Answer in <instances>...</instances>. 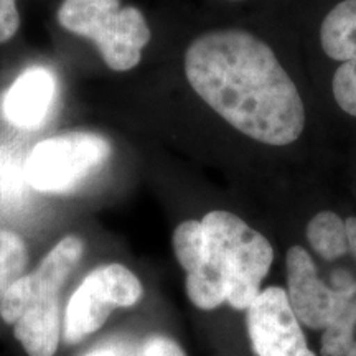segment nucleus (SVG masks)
Wrapping results in <instances>:
<instances>
[{
    "instance_id": "1",
    "label": "nucleus",
    "mask_w": 356,
    "mask_h": 356,
    "mask_svg": "<svg viewBox=\"0 0 356 356\" xmlns=\"http://www.w3.org/2000/svg\"><path fill=\"white\" fill-rule=\"evenodd\" d=\"M191 91L246 139L287 147L304 136L309 102L291 66L254 26H220L191 40L184 55Z\"/></svg>"
},
{
    "instance_id": "2",
    "label": "nucleus",
    "mask_w": 356,
    "mask_h": 356,
    "mask_svg": "<svg viewBox=\"0 0 356 356\" xmlns=\"http://www.w3.org/2000/svg\"><path fill=\"white\" fill-rule=\"evenodd\" d=\"M172 244L186 274V296L200 310L222 304L249 309L274 261L269 239L226 210H213L200 221L180 222Z\"/></svg>"
},
{
    "instance_id": "3",
    "label": "nucleus",
    "mask_w": 356,
    "mask_h": 356,
    "mask_svg": "<svg viewBox=\"0 0 356 356\" xmlns=\"http://www.w3.org/2000/svg\"><path fill=\"white\" fill-rule=\"evenodd\" d=\"M84 252L78 236H65L32 273L22 275L3 297L0 317L29 356H55L63 333L61 289Z\"/></svg>"
},
{
    "instance_id": "4",
    "label": "nucleus",
    "mask_w": 356,
    "mask_h": 356,
    "mask_svg": "<svg viewBox=\"0 0 356 356\" xmlns=\"http://www.w3.org/2000/svg\"><path fill=\"white\" fill-rule=\"evenodd\" d=\"M56 19L66 32L95 43L106 66L118 73L136 68L152 40L144 13L122 0H63Z\"/></svg>"
},
{
    "instance_id": "5",
    "label": "nucleus",
    "mask_w": 356,
    "mask_h": 356,
    "mask_svg": "<svg viewBox=\"0 0 356 356\" xmlns=\"http://www.w3.org/2000/svg\"><path fill=\"white\" fill-rule=\"evenodd\" d=\"M314 44L325 95L338 113L356 121V0H333L325 8Z\"/></svg>"
},
{
    "instance_id": "6",
    "label": "nucleus",
    "mask_w": 356,
    "mask_h": 356,
    "mask_svg": "<svg viewBox=\"0 0 356 356\" xmlns=\"http://www.w3.org/2000/svg\"><path fill=\"white\" fill-rule=\"evenodd\" d=\"M111 144L96 132H66L48 137L30 150L24 165L25 181L42 193H63L102 167Z\"/></svg>"
},
{
    "instance_id": "7",
    "label": "nucleus",
    "mask_w": 356,
    "mask_h": 356,
    "mask_svg": "<svg viewBox=\"0 0 356 356\" xmlns=\"http://www.w3.org/2000/svg\"><path fill=\"white\" fill-rule=\"evenodd\" d=\"M144 287L126 266L102 264L92 269L70 297L65 310L63 337L70 345L99 330L115 309H127L142 299Z\"/></svg>"
},
{
    "instance_id": "8",
    "label": "nucleus",
    "mask_w": 356,
    "mask_h": 356,
    "mask_svg": "<svg viewBox=\"0 0 356 356\" xmlns=\"http://www.w3.org/2000/svg\"><path fill=\"white\" fill-rule=\"evenodd\" d=\"M287 299L297 320L312 330H323L356 296V282L332 289L320 279L314 259L302 246H292L286 256Z\"/></svg>"
},
{
    "instance_id": "9",
    "label": "nucleus",
    "mask_w": 356,
    "mask_h": 356,
    "mask_svg": "<svg viewBox=\"0 0 356 356\" xmlns=\"http://www.w3.org/2000/svg\"><path fill=\"white\" fill-rule=\"evenodd\" d=\"M246 327L256 356H317L280 287L262 289L246 309Z\"/></svg>"
},
{
    "instance_id": "10",
    "label": "nucleus",
    "mask_w": 356,
    "mask_h": 356,
    "mask_svg": "<svg viewBox=\"0 0 356 356\" xmlns=\"http://www.w3.org/2000/svg\"><path fill=\"white\" fill-rule=\"evenodd\" d=\"M55 96V73L42 65L29 66L15 78L3 96V118L13 127L33 131L48 119Z\"/></svg>"
},
{
    "instance_id": "11",
    "label": "nucleus",
    "mask_w": 356,
    "mask_h": 356,
    "mask_svg": "<svg viewBox=\"0 0 356 356\" xmlns=\"http://www.w3.org/2000/svg\"><path fill=\"white\" fill-rule=\"evenodd\" d=\"M309 244L325 261H335L350 251L345 220L338 213L323 210L307 225Z\"/></svg>"
},
{
    "instance_id": "12",
    "label": "nucleus",
    "mask_w": 356,
    "mask_h": 356,
    "mask_svg": "<svg viewBox=\"0 0 356 356\" xmlns=\"http://www.w3.org/2000/svg\"><path fill=\"white\" fill-rule=\"evenodd\" d=\"M29 262L26 244L19 234L0 229V305L13 284L25 273Z\"/></svg>"
},
{
    "instance_id": "13",
    "label": "nucleus",
    "mask_w": 356,
    "mask_h": 356,
    "mask_svg": "<svg viewBox=\"0 0 356 356\" xmlns=\"http://www.w3.org/2000/svg\"><path fill=\"white\" fill-rule=\"evenodd\" d=\"M355 327H356V300L355 297L345 309L323 328L322 345L320 353L322 356H345L355 343Z\"/></svg>"
},
{
    "instance_id": "14",
    "label": "nucleus",
    "mask_w": 356,
    "mask_h": 356,
    "mask_svg": "<svg viewBox=\"0 0 356 356\" xmlns=\"http://www.w3.org/2000/svg\"><path fill=\"white\" fill-rule=\"evenodd\" d=\"M134 356H186L175 340L165 335H150L137 346Z\"/></svg>"
},
{
    "instance_id": "15",
    "label": "nucleus",
    "mask_w": 356,
    "mask_h": 356,
    "mask_svg": "<svg viewBox=\"0 0 356 356\" xmlns=\"http://www.w3.org/2000/svg\"><path fill=\"white\" fill-rule=\"evenodd\" d=\"M20 29L17 0H0V44L10 42Z\"/></svg>"
},
{
    "instance_id": "16",
    "label": "nucleus",
    "mask_w": 356,
    "mask_h": 356,
    "mask_svg": "<svg viewBox=\"0 0 356 356\" xmlns=\"http://www.w3.org/2000/svg\"><path fill=\"white\" fill-rule=\"evenodd\" d=\"M136 348H131V345L124 341H106V343L96 345L95 348L88 350L81 356H134Z\"/></svg>"
},
{
    "instance_id": "17",
    "label": "nucleus",
    "mask_w": 356,
    "mask_h": 356,
    "mask_svg": "<svg viewBox=\"0 0 356 356\" xmlns=\"http://www.w3.org/2000/svg\"><path fill=\"white\" fill-rule=\"evenodd\" d=\"M346 226V236H348V248L356 257V216L345 218Z\"/></svg>"
},
{
    "instance_id": "18",
    "label": "nucleus",
    "mask_w": 356,
    "mask_h": 356,
    "mask_svg": "<svg viewBox=\"0 0 356 356\" xmlns=\"http://www.w3.org/2000/svg\"><path fill=\"white\" fill-rule=\"evenodd\" d=\"M225 2H233V3H243V2H251V0H225Z\"/></svg>"
}]
</instances>
